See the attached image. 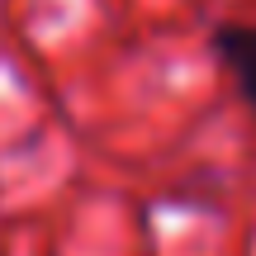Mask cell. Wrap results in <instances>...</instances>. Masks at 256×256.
I'll return each instance as SVG.
<instances>
[{
    "instance_id": "1",
    "label": "cell",
    "mask_w": 256,
    "mask_h": 256,
    "mask_svg": "<svg viewBox=\"0 0 256 256\" xmlns=\"http://www.w3.org/2000/svg\"><path fill=\"white\" fill-rule=\"evenodd\" d=\"M209 48L223 62V72L232 76L247 110L256 114V19H223V24H214Z\"/></svg>"
}]
</instances>
